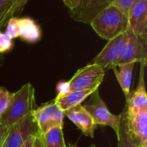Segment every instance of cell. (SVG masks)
Returning <instances> with one entry per match:
<instances>
[{
    "label": "cell",
    "instance_id": "obj_1",
    "mask_svg": "<svg viewBox=\"0 0 147 147\" xmlns=\"http://www.w3.org/2000/svg\"><path fill=\"white\" fill-rule=\"evenodd\" d=\"M90 24L97 35L106 40L128 30L127 15L113 4H109L98 13Z\"/></svg>",
    "mask_w": 147,
    "mask_h": 147
},
{
    "label": "cell",
    "instance_id": "obj_2",
    "mask_svg": "<svg viewBox=\"0 0 147 147\" xmlns=\"http://www.w3.org/2000/svg\"><path fill=\"white\" fill-rule=\"evenodd\" d=\"M35 109V90L30 83H27L13 93L6 111L0 117V123L10 127L32 114Z\"/></svg>",
    "mask_w": 147,
    "mask_h": 147
},
{
    "label": "cell",
    "instance_id": "obj_3",
    "mask_svg": "<svg viewBox=\"0 0 147 147\" xmlns=\"http://www.w3.org/2000/svg\"><path fill=\"white\" fill-rule=\"evenodd\" d=\"M106 74V70L99 65L90 63L78 69L68 81L71 90L99 89Z\"/></svg>",
    "mask_w": 147,
    "mask_h": 147
},
{
    "label": "cell",
    "instance_id": "obj_4",
    "mask_svg": "<svg viewBox=\"0 0 147 147\" xmlns=\"http://www.w3.org/2000/svg\"><path fill=\"white\" fill-rule=\"evenodd\" d=\"M91 96L92 100L84 104V108L91 115L95 123L97 126L109 127L115 131V135H117L119 131L121 115H113L109 111L106 103L100 96L98 90H96Z\"/></svg>",
    "mask_w": 147,
    "mask_h": 147
},
{
    "label": "cell",
    "instance_id": "obj_5",
    "mask_svg": "<svg viewBox=\"0 0 147 147\" xmlns=\"http://www.w3.org/2000/svg\"><path fill=\"white\" fill-rule=\"evenodd\" d=\"M32 115L38 127L39 134H43L55 127H63L65 113L54 100L36 108Z\"/></svg>",
    "mask_w": 147,
    "mask_h": 147
},
{
    "label": "cell",
    "instance_id": "obj_6",
    "mask_svg": "<svg viewBox=\"0 0 147 147\" xmlns=\"http://www.w3.org/2000/svg\"><path fill=\"white\" fill-rule=\"evenodd\" d=\"M131 62L147 63V35H135L127 30V38L115 66Z\"/></svg>",
    "mask_w": 147,
    "mask_h": 147
},
{
    "label": "cell",
    "instance_id": "obj_7",
    "mask_svg": "<svg viewBox=\"0 0 147 147\" xmlns=\"http://www.w3.org/2000/svg\"><path fill=\"white\" fill-rule=\"evenodd\" d=\"M39 133L32 114L9 127L2 147H21L27 140Z\"/></svg>",
    "mask_w": 147,
    "mask_h": 147
},
{
    "label": "cell",
    "instance_id": "obj_8",
    "mask_svg": "<svg viewBox=\"0 0 147 147\" xmlns=\"http://www.w3.org/2000/svg\"><path fill=\"white\" fill-rule=\"evenodd\" d=\"M126 38L127 32L108 40L102 50L93 59L91 63L101 65L106 71L115 67L121 53Z\"/></svg>",
    "mask_w": 147,
    "mask_h": 147
},
{
    "label": "cell",
    "instance_id": "obj_9",
    "mask_svg": "<svg viewBox=\"0 0 147 147\" xmlns=\"http://www.w3.org/2000/svg\"><path fill=\"white\" fill-rule=\"evenodd\" d=\"M109 4L107 0H79L76 8L70 10L71 17L75 22L90 24Z\"/></svg>",
    "mask_w": 147,
    "mask_h": 147
},
{
    "label": "cell",
    "instance_id": "obj_10",
    "mask_svg": "<svg viewBox=\"0 0 147 147\" xmlns=\"http://www.w3.org/2000/svg\"><path fill=\"white\" fill-rule=\"evenodd\" d=\"M128 30L135 35H147V0H136L127 13Z\"/></svg>",
    "mask_w": 147,
    "mask_h": 147
},
{
    "label": "cell",
    "instance_id": "obj_11",
    "mask_svg": "<svg viewBox=\"0 0 147 147\" xmlns=\"http://www.w3.org/2000/svg\"><path fill=\"white\" fill-rule=\"evenodd\" d=\"M64 113L65 116L74 123L84 135L94 138V134L97 128V125L82 104L73 107Z\"/></svg>",
    "mask_w": 147,
    "mask_h": 147
},
{
    "label": "cell",
    "instance_id": "obj_12",
    "mask_svg": "<svg viewBox=\"0 0 147 147\" xmlns=\"http://www.w3.org/2000/svg\"><path fill=\"white\" fill-rule=\"evenodd\" d=\"M147 63H140L139 84L136 90L126 98L127 114H134L139 110L147 109V94L145 83V71Z\"/></svg>",
    "mask_w": 147,
    "mask_h": 147
},
{
    "label": "cell",
    "instance_id": "obj_13",
    "mask_svg": "<svg viewBox=\"0 0 147 147\" xmlns=\"http://www.w3.org/2000/svg\"><path fill=\"white\" fill-rule=\"evenodd\" d=\"M126 107V106H125ZM128 129L140 146L147 145V109L127 114Z\"/></svg>",
    "mask_w": 147,
    "mask_h": 147
},
{
    "label": "cell",
    "instance_id": "obj_14",
    "mask_svg": "<svg viewBox=\"0 0 147 147\" xmlns=\"http://www.w3.org/2000/svg\"><path fill=\"white\" fill-rule=\"evenodd\" d=\"M96 90H71L64 94L57 95L53 100L65 112L73 107L82 104V102L90 96Z\"/></svg>",
    "mask_w": 147,
    "mask_h": 147
},
{
    "label": "cell",
    "instance_id": "obj_15",
    "mask_svg": "<svg viewBox=\"0 0 147 147\" xmlns=\"http://www.w3.org/2000/svg\"><path fill=\"white\" fill-rule=\"evenodd\" d=\"M42 31L40 25L31 17H19V38L22 40L34 44L40 40Z\"/></svg>",
    "mask_w": 147,
    "mask_h": 147
},
{
    "label": "cell",
    "instance_id": "obj_16",
    "mask_svg": "<svg viewBox=\"0 0 147 147\" xmlns=\"http://www.w3.org/2000/svg\"><path fill=\"white\" fill-rule=\"evenodd\" d=\"M136 63H125L121 64L117 66L112 68L115 78L127 98L131 93L132 81H133V72Z\"/></svg>",
    "mask_w": 147,
    "mask_h": 147
},
{
    "label": "cell",
    "instance_id": "obj_17",
    "mask_svg": "<svg viewBox=\"0 0 147 147\" xmlns=\"http://www.w3.org/2000/svg\"><path fill=\"white\" fill-rule=\"evenodd\" d=\"M120 115L121 120L119 125V131L116 135L118 140V147H140L139 144L135 141V140L129 132L126 107Z\"/></svg>",
    "mask_w": 147,
    "mask_h": 147
},
{
    "label": "cell",
    "instance_id": "obj_18",
    "mask_svg": "<svg viewBox=\"0 0 147 147\" xmlns=\"http://www.w3.org/2000/svg\"><path fill=\"white\" fill-rule=\"evenodd\" d=\"M40 140L43 147H66L63 127H55L45 134H40Z\"/></svg>",
    "mask_w": 147,
    "mask_h": 147
},
{
    "label": "cell",
    "instance_id": "obj_19",
    "mask_svg": "<svg viewBox=\"0 0 147 147\" xmlns=\"http://www.w3.org/2000/svg\"><path fill=\"white\" fill-rule=\"evenodd\" d=\"M5 33L13 40L19 37V17L12 16L7 21Z\"/></svg>",
    "mask_w": 147,
    "mask_h": 147
},
{
    "label": "cell",
    "instance_id": "obj_20",
    "mask_svg": "<svg viewBox=\"0 0 147 147\" xmlns=\"http://www.w3.org/2000/svg\"><path fill=\"white\" fill-rule=\"evenodd\" d=\"M12 6V0H0V29L9 19V11Z\"/></svg>",
    "mask_w": 147,
    "mask_h": 147
},
{
    "label": "cell",
    "instance_id": "obj_21",
    "mask_svg": "<svg viewBox=\"0 0 147 147\" xmlns=\"http://www.w3.org/2000/svg\"><path fill=\"white\" fill-rule=\"evenodd\" d=\"M14 47V41L5 32L0 29V55L11 51Z\"/></svg>",
    "mask_w": 147,
    "mask_h": 147
},
{
    "label": "cell",
    "instance_id": "obj_22",
    "mask_svg": "<svg viewBox=\"0 0 147 147\" xmlns=\"http://www.w3.org/2000/svg\"><path fill=\"white\" fill-rule=\"evenodd\" d=\"M13 93L9 91L6 88L0 86V117L6 111L9 102L12 98Z\"/></svg>",
    "mask_w": 147,
    "mask_h": 147
},
{
    "label": "cell",
    "instance_id": "obj_23",
    "mask_svg": "<svg viewBox=\"0 0 147 147\" xmlns=\"http://www.w3.org/2000/svg\"><path fill=\"white\" fill-rule=\"evenodd\" d=\"M136 0H113V2L110 4L115 5V7L119 8L121 10H122L124 13L127 15L129 9L134 5Z\"/></svg>",
    "mask_w": 147,
    "mask_h": 147
},
{
    "label": "cell",
    "instance_id": "obj_24",
    "mask_svg": "<svg viewBox=\"0 0 147 147\" xmlns=\"http://www.w3.org/2000/svg\"><path fill=\"white\" fill-rule=\"evenodd\" d=\"M29 0H12V6H11V9L9 11V18L14 16L15 14H18L20 13L25 7V5L27 4V3Z\"/></svg>",
    "mask_w": 147,
    "mask_h": 147
},
{
    "label": "cell",
    "instance_id": "obj_25",
    "mask_svg": "<svg viewBox=\"0 0 147 147\" xmlns=\"http://www.w3.org/2000/svg\"><path fill=\"white\" fill-rule=\"evenodd\" d=\"M56 90H57V95H61V94H64V93L71 90L70 84H69L68 81H61V82H59L57 84Z\"/></svg>",
    "mask_w": 147,
    "mask_h": 147
},
{
    "label": "cell",
    "instance_id": "obj_26",
    "mask_svg": "<svg viewBox=\"0 0 147 147\" xmlns=\"http://www.w3.org/2000/svg\"><path fill=\"white\" fill-rule=\"evenodd\" d=\"M8 130H9V127H5L4 125L0 123V147H2L3 146V143L5 137L7 135V133H8Z\"/></svg>",
    "mask_w": 147,
    "mask_h": 147
},
{
    "label": "cell",
    "instance_id": "obj_27",
    "mask_svg": "<svg viewBox=\"0 0 147 147\" xmlns=\"http://www.w3.org/2000/svg\"><path fill=\"white\" fill-rule=\"evenodd\" d=\"M78 1H79V0H63L65 5L70 10H71V9H73L74 8H76V6H77L78 3Z\"/></svg>",
    "mask_w": 147,
    "mask_h": 147
},
{
    "label": "cell",
    "instance_id": "obj_28",
    "mask_svg": "<svg viewBox=\"0 0 147 147\" xmlns=\"http://www.w3.org/2000/svg\"><path fill=\"white\" fill-rule=\"evenodd\" d=\"M33 147H43L42 143H41V140H40V135L38 133L35 137H34V145Z\"/></svg>",
    "mask_w": 147,
    "mask_h": 147
},
{
    "label": "cell",
    "instance_id": "obj_29",
    "mask_svg": "<svg viewBox=\"0 0 147 147\" xmlns=\"http://www.w3.org/2000/svg\"><path fill=\"white\" fill-rule=\"evenodd\" d=\"M36 135V134H35ZM35 135H33V136H31V137H29L28 140H27V141L21 147H33V145H34V137H35Z\"/></svg>",
    "mask_w": 147,
    "mask_h": 147
},
{
    "label": "cell",
    "instance_id": "obj_30",
    "mask_svg": "<svg viewBox=\"0 0 147 147\" xmlns=\"http://www.w3.org/2000/svg\"><path fill=\"white\" fill-rule=\"evenodd\" d=\"M3 61H4L3 55H0V67H1V66H3Z\"/></svg>",
    "mask_w": 147,
    "mask_h": 147
},
{
    "label": "cell",
    "instance_id": "obj_31",
    "mask_svg": "<svg viewBox=\"0 0 147 147\" xmlns=\"http://www.w3.org/2000/svg\"><path fill=\"white\" fill-rule=\"evenodd\" d=\"M69 146L70 147H77V146H76V145H73V144H71V143H70V144H69Z\"/></svg>",
    "mask_w": 147,
    "mask_h": 147
},
{
    "label": "cell",
    "instance_id": "obj_32",
    "mask_svg": "<svg viewBox=\"0 0 147 147\" xmlns=\"http://www.w3.org/2000/svg\"><path fill=\"white\" fill-rule=\"evenodd\" d=\"M107 2H108V3H109V4H110V3H111L113 2V0H107Z\"/></svg>",
    "mask_w": 147,
    "mask_h": 147
},
{
    "label": "cell",
    "instance_id": "obj_33",
    "mask_svg": "<svg viewBox=\"0 0 147 147\" xmlns=\"http://www.w3.org/2000/svg\"><path fill=\"white\" fill-rule=\"evenodd\" d=\"M90 147H96V146L95 145H91V146H90Z\"/></svg>",
    "mask_w": 147,
    "mask_h": 147
}]
</instances>
